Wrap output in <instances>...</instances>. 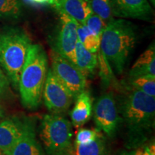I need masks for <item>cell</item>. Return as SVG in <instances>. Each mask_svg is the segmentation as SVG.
I'll use <instances>...</instances> for the list:
<instances>
[{"label":"cell","instance_id":"cell-1","mask_svg":"<svg viewBox=\"0 0 155 155\" xmlns=\"http://www.w3.org/2000/svg\"><path fill=\"white\" fill-rule=\"evenodd\" d=\"M119 110L127 127L129 143H142L154 128L155 97L131 88L121 100Z\"/></svg>","mask_w":155,"mask_h":155},{"label":"cell","instance_id":"cell-2","mask_svg":"<svg viewBox=\"0 0 155 155\" xmlns=\"http://www.w3.org/2000/svg\"><path fill=\"white\" fill-rule=\"evenodd\" d=\"M137 38L135 27L124 19H111L103 32L99 50L118 74L124 70Z\"/></svg>","mask_w":155,"mask_h":155},{"label":"cell","instance_id":"cell-3","mask_svg":"<svg viewBox=\"0 0 155 155\" xmlns=\"http://www.w3.org/2000/svg\"><path fill=\"white\" fill-rule=\"evenodd\" d=\"M48 71V55L40 45L32 44L18 83L21 101L25 108L35 109L40 105Z\"/></svg>","mask_w":155,"mask_h":155},{"label":"cell","instance_id":"cell-4","mask_svg":"<svg viewBox=\"0 0 155 155\" xmlns=\"http://www.w3.org/2000/svg\"><path fill=\"white\" fill-rule=\"evenodd\" d=\"M32 45L27 32L20 28H9L0 33V65L15 89Z\"/></svg>","mask_w":155,"mask_h":155},{"label":"cell","instance_id":"cell-5","mask_svg":"<svg viewBox=\"0 0 155 155\" xmlns=\"http://www.w3.org/2000/svg\"><path fill=\"white\" fill-rule=\"evenodd\" d=\"M40 137L48 155L66 154L72 145V124L59 114H46L41 122Z\"/></svg>","mask_w":155,"mask_h":155},{"label":"cell","instance_id":"cell-6","mask_svg":"<svg viewBox=\"0 0 155 155\" xmlns=\"http://www.w3.org/2000/svg\"><path fill=\"white\" fill-rule=\"evenodd\" d=\"M58 13L59 22L51 40L52 50L74 64L78 22L63 13Z\"/></svg>","mask_w":155,"mask_h":155},{"label":"cell","instance_id":"cell-7","mask_svg":"<svg viewBox=\"0 0 155 155\" xmlns=\"http://www.w3.org/2000/svg\"><path fill=\"white\" fill-rule=\"evenodd\" d=\"M50 59L53 73L68 89L75 100L86 88V78L75 64L53 50L50 52Z\"/></svg>","mask_w":155,"mask_h":155},{"label":"cell","instance_id":"cell-8","mask_svg":"<svg viewBox=\"0 0 155 155\" xmlns=\"http://www.w3.org/2000/svg\"><path fill=\"white\" fill-rule=\"evenodd\" d=\"M42 97L48 110L54 114L65 113L74 100L70 91L56 77L51 68L48 71Z\"/></svg>","mask_w":155,"mask_h":155},{"label":"cell","instance_id":"cell-9","mask_svg":"<svg viewBox=\"0 0 155 155\" xmlns=\"http://www.w3.org/2000/svg\"><path fill=\"white\" fill-rule=\"evenodd\" d=\"M94 118L98 129L104 131L109 137L116 134L120 123V116L113 93H106L98 97L94 106Z\"/></svg>","mask_w":155,"mask_h":155},{"label":"cell","instance_id":"cell-10","mask_svg":"<svg viewBox=\"0 0 155 155\" xmlns=\"http://www.w3.org/2000/svg\"><path fill=\"white\" fill-rule=\"evenodd\" d=\"M114 16L150 20L153 9L148 0H111Z\"/></svg>","mask_w":155,"mask_h":155},{"label":"cell","instance_id":"cell-11","mask_svg":"<svg viewBox=\"0 0 155 155\" xmlns=\"http://www.w3.org/2000/svg\"><path fill=\"white\" fill-rule=\"evenodd\" d=\"M32 127L29 121L17 119L4 120L0 123V149L7 152Z\"/></svg>","mask_w":155,"mask_h":155},{"label":"cell","instance_id":"cell-12","mask_svg":"<svg viewBox=\"0 0 155 155\" xmlns=\"http://www.w3.org/2000/svg\"><path fill=\"white\" fill-rule=\"evenodd\" d=\"M53 5L58 12L74 19L79 24H84L93 13L90 0H55Z\"/></svg>","mask_w":155,"mask_h":155},{"label":"cell","instance_id":"cell-13","mask_svg":"<svg viewBox=\"0 0 155 155\" xmlns=\"http://www.w3.org/2000/svg\"><path fill=\"white\" fill-rule=\"evenodd\" d=\"M74 107L71 113L72 124L80 127L86 124L92 115V98L88 91L84 90L75 98Z\"/></svg>","mask_w":155,"mask_h":155},{"label":"cell","instance_id":"cell-14","mask_svg":"<svg viewBox=\"0 0 155 155\" xmlns=\"http://www.w3.org/2000/svg\"><path fill=\"white\" fill-rule=\"evenodd\" d=\"M5 153L7 155H45L43 149L36 139L33 127Z\"/></svg>","mask_w":155,"mask_h":155},{"label":"cell","instance_id":"cell-15","mask_svg":"<svg viewBox=\"0 0 155 155\" xmlns=\"http://www.w3.org/2000/svg\"><path fill=\"white\" fill-rule=\"evenodd\" d=\"M74 64L87 78L89 75L94 74L98 67V55L87 50L78 40L75 48Z\"/></svg>","mask_w":155,"mask_h":155},{"label":"cell","instance_id":"cell-16","mask_svg":"<svg viewBox=\"0 0 155 155\" xmlns=\"http://www.w3.org/2000/svg\"><path fill=\"white\" fill-rule=\"evenodd\" d=\"M155 75V47L151 45L137 60L129 72V77Z\"/></svg>","mask_w":155,"mask_h":155},{"label":"cell","instance_id":"cell-17","mask_svg":"<svg viewBox=\"0 0 155 155\" xmlns=\"http://www.w3.org/2000/svg\"><path fill=\"white\" fill-rule=\"evenodd\" d=\"M67 155H108V145L102 133L94 141L87 144L71 145L66 152Z\"/></svg>","mask_w":155,"mask_h":155},{"label":"cell","instance_id":"cell-18","mask_svg":"<svg viewBox=\"0 0 155 155\" xmlns=\"http://www.w3.org/2000/svg\"><path fill=\"white\" fill-rule=\"evenodd\" d=\"M78 40L89 51L97 53L100 48V39L93 33L84 24L78 25Z\"/></svg>","mask_w":155,"mask_h":155},{"label":"cell","instance_id":"cell-19","mask_svg":"<svg viewBox=\"0 0 155 155\" xmlns=\"http://www.w3.org/2000/svg\"><path fill=\"white\" fill-rule=\"evenodd\" d=\"M129 84L131 88L155 97V75L129 77Z\"/></svg>","mask_w":155,"mask_h":155},{"label":"cell","instance_id":"cell-20","mask_svg":"<svg viewBox=\"0 0 155 155\" xmlns=\"http://www.w3.org/2000/svg\"><path fill=\"white\" fill-rule=\"evenodd\" d=\"M22 13V7L19 0H0V18L18 19Z\"/></svg>","mask_w":155,"mask_h":155},{"label":"cell","instance_id":"cell-21","mask_svg":"<svg viewBox=\"0 0 155 155\" xmlns=\"http://www.w3.org/2000/svg\"><path fill=\"white\" fill-rule=\"evenodd\" d=\"M90 5L93 13L98 15L107 24L114 19L111 0H90Z\"/></svg>","mask_w":155,"mask_h":155},{"label":"cell","instance_id":"cell-22","mask_svg":"<svg viewBox=\"0 0 155 155\" xmlns=\"http://www.w3.org/2000/svg\"><path fill=\"white\" fill-rule=\"evenodd\" d=\"M98 53L97 54V55H98V65H99V75L103 84L107 86L114 82V72L104 54L100 50H98Z\"/></svg>","mask_w":155,"mask_h":155},{"label":"cell","instance_id":"cell-23","mask_svg":"<svg viewBox=\"0 0 155 155\" xmlns=\"http://www.w3.org/2000/svg\"><path fill=\"white\" fill-rule=\"evenodd\" d=\"M84 25L91 31L93 33L99 38H101L103 32L107 26V23L94 13H92L86 19Z\"/></svg>","mask_w":155,"mask_h":155},{"label":"cell","instance_id":"cell-24","mask_svg":"<svg viewBox=\"0 0 155 155\" xmlns=\"http://www.w3.org/2000/svg\"><path fill=\"white\" fill-rule=\"evenodd\" d=\"M101 133L99 129H81L77 133L75 143L77 144H87L96 139Z\"/></svg>","mask_w":155,"mask_h":155},{"label":"cell","instance_id":"cell-25","mask_svg":"<svg viewBox=\"0 0 155 155\" xmlns=\"http://www.w3.org/2000/svg\"><path fill=\"white\" fill-rule=\"evenodd\" d=\"M9 89V81L0 68V96L7 94Z\"/></svg>","mask_w":155,"mask_h":155},{"label":"cell","instance_id":"cell-26","mask_svg":"<svg viewBox=\"0 0 155 155\" xmlns=\"http://www.w3.org/2000/svg\"><path fill=\"white\" fill-rule=\"evenodd\" d=\"M26 2H28L32 5H53L55 0H25Z\"/></svg>","mask_w":155,"mask_h":155},{"label":"cell","instance_id":"cell-27","mask_svg":"<svg viewBox=\"0 0 155 155\" xmlns=\"http://www.w3.org/2000/svg\"><path fill=\"white\" fill-rule=\"evenodd\" d=\"M134 155H150L148 147H147L145 149H141V150L137 151V152H134Z\"/></svg>","mask_w":155,"mask_h":155},{"label":"cell","instance_id":"cell-28","mask_svg":"<svg viewBox=\"0 0 155 155\" xmlns=\"http://www.w3.org/2000/svg\"><path fill=\"white\" fill-rule=\"evenodd\" d=\"M149 152H150V155H155V146L154 144L153 143V144L150 145V147H148Z\"/></svg>","mask_w":155,"mask_h":155},{"label":"cell","instance_id":"cell-29","mask_svg":"<svg viewBox=\"0 0 155 155\" xmlns=\"http://www.w3.org/2000/svg\"><path fill=\"white\" fill-rule=\"evenodd\" d=\"M134 152H122L120 155H134Z\"/></svg>","mask_w":155,"mask_h":155},{"label":"cell","instance_id":"cell-30","mask_svg":"<svg viewBox=\"0 0 155 155\" xmlns=\"http://www.w3.org/2000/svg\"><path fill=\"white\" fill-rule=\"evenodd\" d=\"M0 155H7V154H6V153L4 152L2 150H1V149H0Z\"/></svg>","mask_w":155,"mask_h":155},{"label":"cell","instance_id":"cell-31","mask_svg":"<svg viewBox=\"0 0 155 155\" xmlns=\"http://www.w3.org/2000/svg\"><path fill=\"white\" fill-rule=\"evenodd\" d=\"M150 3L152 5V6L155 5V0H150Z\"/></svg>","mask_w":155,"mask_h":155},{"label":"cell","instance_id":"cell-32","mask_svg":"<svg viewBox=\"0 0 155 155\" xmlns=\"http://www.w3.org/2000/svg\"><path fill=\"white\" fill-rule=\"evenodd\" d=\"M2 117V111L1 108H0V118Z\"/></svg>","mask_w":155,"mask_h":155},{"label":"cell","instance_id":"cell-33","mask_svg":"<svg viewBox=\"0 0 155 155\" xmlns=\"http://www.w3.org/2000/svg\"><path fill=\"white\" fill-rule=\"evenodd\" d=\"M54 155H67L66 154H54Z\"/></svg>","mask_w":155,"mask_h":155}]
</instances>
